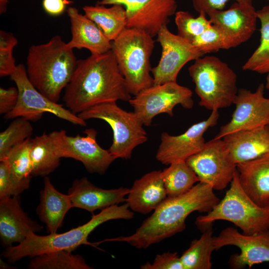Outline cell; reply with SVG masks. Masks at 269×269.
<instances>
[{
    "label": "cell",
    "mask_w": 269,
    "mask_h": 269,
    "mask_svg": "<svg viewBox=\"0 0 269 269\" xmlns=\"http://www.w3.org/2000/svg\"><path fill=\"white\" fill-rule=\"evenodd\" d=\"M0 269H10L11 267L10 266H9L8 264H6L3 261H2L1 259L0 260Z\"/></svg>",
    "instance_id": "44"
},
{
    "label": "cell",
    "mask_w": 269,
    "mask_h": 269,
    "mask_svg": "<svg viewBox=\"0 0 269 269\" xmlns=\"http://www.w3.org/2000/svg\"><path fill=\"white\" fill-rule=\"evenodd\" d=\"M8 0H0V13H5L7 9V5Z\"/></svg>",
    "instance_id": "43"
},
{
    "label": "cell",
    "mask_w": 269,
    "mask_h": 269,
    "mask_svg": "<svg viewBox=\"0 0 269 269\" xmlns=\"http://www.w3.org/2000/svg\"><path fill=\"white\" fill-rule=\"evenodd\" d=\"M33 128L30 121L22 117L14 119L0 133V159L13 147L30 137Z\"/></svg>",
    "instance_id": "33"
},
{
    "label": "cell",
    "mask_w": 269,
    "mask_h": 269,
    "mask_svg": "<svg viewBox=\"0 0 269 269\" xmlns=\"http://www.w3.org/2000/svg\"><path fill=\"white\" fill-rule=\"evenodd\" d=\"M78 116L85 121L102 120L110 126L113 140L108 150L116 159H130L133 150L147 140L143 124L136 114L123 110L115 101L97 105Z\"/></svg>",
    "instance_id": "8"
},
{
    "label": "cell",
    "mask_w": 269,
    "mask_h": 269,
    "mask_svg": "<svg viewBox=\"0 0 269 269\" xmlns=\"http://www.w3.org/2000/svg\"><path fill=\"white\" fill-rule=\"evenodd\" d=\"M267 74L268 75L266 78V83L265 87L268 90H269V72Z\"/></svg>",
    "instance_id": "45"
},
{
    "label": "cell",
    "mask_w": 269,
    "mask_h": 269,
    "mask_svg": "<svg viewBox=\"0 0 269 269\" xmlns=\"http://www.w3.org/2000/svg\"><path fill=\"white\" fill-rule=\"evenodd\" d=\"M31 177L22 179L15 178L6 163L0 161V199L19 196L30 186Z\"/></svg>",
    "instance_id": "35"
},
{
    "label": "cell",
    "mask_w": 269,
    "mask_h": 269,
    "mask_svg": "<svg viewBox=\"0 0 269 269\" xmlns=\"http://www.w3.org/2000/svg\"><path fill=\"white\" fill-rule=\"evenodd\" d=\"M207 15L222 32L226 49L247 41L256 30L257 12L252 3L235 1L227 10H214Z\"/></svg>",
    "instance_id": "18"
},
{
    "label": "cell",
    "mask_w": 269,
    "mask_h": 269,
    "mask_svg": "<svg viewBox=\"0 0 269 269\" xmlns=\"http://www.w3.org/2000/svg\"><path fill=\"white\" fill-rule=\"evenodd\" d=\"M161 170H153L134 181L126 198L133 211L148 214L167 197Z\"/></svg>",
    "instance_id": "22"
},
{
    "label": "cell",
    "mask_w": 269,
    "mask_h": 269,
    "mask_svg": "<svg viewBox=\"0 0 269 269\" xmlns=\"http://www.w3.org/2000/svg\"><path fill=\"white\" fill-rule=\"evenodd\" d=\"M215 250L233 245L240 249L241 253L231 256L230 264L233 269H242L247 266L269 262V229L247 235L241 233L234 227L223 230L217 236H214Z\"/></svg>",
    "instance_id": "17"
},
{
    "label": "cell",
    "mask_w": 269,
    "mask_h": 269,
    "mask_svg": "<svg viewBox=\"0 0 269 269\" xmlns=\"http://www.w3.org/2000/svg\"><path fill=\"white\" fill-rule=\"evenodd\" d=\"M231 0H192L193 6L198 13H206L214 10L223 9L226 3ZM236 2L252 3V0H234Z\"/></svg>",
    "instance_id": "39"
},
{
    "label": "cell",
    "mask_w": 269,
    "mask_h": 269,
    "mask_svg": "<svg viewBox=\"0 0 269 269\" xmlns=\"http://www.w3.org/2000/svg\"><path fill=\"white\" fill-rule=\"evenodd\" d=\"M161 177L168 197H174L189 191L199 179L186 161L179 160L161 170Z\"/></svg>",
    "instance_id": "29"
},
{
    "label": "cell",
    "mask_w": 269,
    "mask_h": 269,
    "mask_svg": "<svg viewBox=\"0 0 269 269\" xmlns=\"http://www.w3.org/2000/svg\"><path fill=\"white\" fill-rule=\"evenodd\" d=\"M203 55L226 49L225 39L220 28L212 24L191 42Z\"/></svg>",
    "instance_id": "36"
},
{
    "label": "cell",
    "mask_w": 269,
    "mask_h": 269,
    "mask_svg": "<svg viewBox=\"0 0 269 269\" xmlns=\"http://www.w3.org/2000/svg\"><path fill=\"white\" fill-rule=\"evenodd\" d=\"M67 12L72 34L71 40L67 43L69 48H85L91 54H103L111 50L112 42L93 21L75 7H68Z\"/></svg>",
    "instance_id": "21"
},
{
    "label": "cell",
    "mask_w": 269,
    "mask_h": 269,
    "mask_svg": "<svg viewBox=\"0 0 269 269\" xmlns=\"http://www.w3.org/2000/svg\"><path fill=\"white\" fill-rule=\"evenodd\" d=\"M225 196L205 215L198 217L195 224L202 231L216 220L229 221L243 233L251 235L269 229V205H257L242 187L236 171Z\"/></svg>",
    "instance_id": "6"
},
{
    "label": "cell",
    "mask_w": 269,
    "mask_h": 269,
    "mask_svg": "<svg viewBox=\"0 0 269 269\" xmlns=\"http://www.w3.org/2000/svg\"><path fill=\"white\" fill-rule=\"evenodd\" d=\"M265 85L261 84L253 92L238 90L233 104L236 109L230 122L222 126L215 139L238 131L250 130L269 125V102L264 96Z\"/></svg>",
    "instance_id": "15"
},
{
    "label": "cell",
    "mask_w": 269,
    "mask_h": 269,
    "mask_svg": "<svg viewBox=\"0 0 269 269\" xmlns=\"http://www.w3.org/2000/svg\"><path fill=\"white\" fill-rule=\"evenodd\" d=\"M155 41L140 29L126 28L114 41L111 50L131 95L153 85L150 57Z\"/></svg>",
    "instance_id": "5"
},
{
    "label": "cell",
    "mask_w": 269,
    "mask_h": 269,
    "mask_svg": "<svg viewBox=\"0 0 269 269\" xmlns=\"http://www.w3.org/2000/svg\"><path fill=\"white\" fill-rule=\"evenodd\" d=\"M13 50H0V76H10L16 69Z\"/></svg>",
    "instance_id": "40"
},
{
    "label": "cell",
    "mask_w": 269,
    "mask_h": 269,
    "mask_svg": "<svg viewBox=\"0 0 269 269\" xmlns=\"http://www.w3.org/2000/svg\"><path fill=\"white\" fill-rule=\"evenodd\" d=\"M222 139L228 148L232 160L237 165L269 152V125L232 133Z\"/></svg>",
    "instance_id": "24"
},
{
    "label": "cell",
    "mask_w": 269,
    "mask_h": 269,
    "mask_svg": "<svg viewBox=\"0 0 269 269\" xmlns=\"http://www.w3.org/2000/svg\"><path fill=\"white\" fill-rule=\"evenodd\" d=\"M42 229L43 226L23 210L18 196L0 199V238L3 246L18 244L30 233H36Z\"/></svg>",
    "instance_id": "19"
},
{
    "label": "cell",
    "mask_w": 269,
    "mask_h": 269,
    "mask_svg": "<svg viewBox=\"0 0 269 269\" xmlns=\"http://www.w3.org/2000/svg\"><path fill=\"white\" fill-rule=\"evenodd\" d=\"M132 98L112 50L77 61L63 100L78 115L97 105Z\"/></svg>",
    "instance_id": "1"
},
{
    "label": "cell",
    "mask_w": 269,
    "mask_h": 269,
    "mask_svg": "<svg viewBox=\"0 0 269 269\" xmlns=\"http://www.w3.org/2000/svg\"><path fill=\"white\" fill-rule=\"evenodd\" d=\"M257 12L261 22L260 42L242 69L265 74L269 72V5L264 6Z\"/></svg>",
    "instance_id": "30"
},
{
    "label": "cell",
    "mask_w": 269,
    "mask_h": 269,
    "mask_svg": "<svg viewBox=\"0 0 269 269\" xmlns=\"http://www.w3.org/2000/svg\"><path fill=\"white\" fill-rule=\"evenodd\" d=\"M130 189L121 187L105 189L94 185L86 177L76 179L68 190L73 207L93 213L97 210L126 201Z\"/></svg>",
    "instance_id": "20"
},
{
    "label": "cell",
    "mask_w": 269,
    "mask_h": 269,
    "mask_svg": "<svg viewBox=\"0 0 269 269\" xmlns=\"http://www.w3.org/2000/svg\"><path fill=\"white\" fill-rule=\"evenodd\" d=\"M197 175L199 182L211 185L214 190L225 189L232 181L237 171L228 148L222 138H213L203 148L186 160Z\"/></svg>",
    "instance_id": "12"
},
{
    "label": "cell",
    "mask_w": 269,
    "mask_h": 269,
    "mask_svg": "<svg viewBox=\"0 0 269 269\" xmlns=\"http://www.w3.org/2000/svg\"><path fill=\"white\" fill-rule=\"evenodd\" d=\"M84 133L86 135L75 136L68 135L63 130L50 133L55 152L61 158L80 161L89 173L103 175L116 158L99 145L96 130L88 129Z\"/></svg>",
    "instance_id": "11"
},
{
    "label": "cell",
    "mask_w": 269,
    "mask_h": 269,
    "mask_svg": "<svg viewBox=\"0 0 269 269\" xmlns=\"http://www.w3.org/2000/svg\"><path fill=\"white\" fill-rule=\"evenodd\" d=\"M268 0V1H269V0Z\"/></svg>",
    "instance_id": "47"
},
{
    "label": "cell",
    "mask_w": 269,
    "mask_h": 269,
    "mask_svg": "<svg viewBox=\"0 0 269 269\" xmlns=\"http://www.w3.org/2000/svg\"><path fill=\"white\" fill-rule=\"evenodd\" d=\"M208 183L199 182L181 195L167 196L131 235L105 239L126 242L137 249H146L186 228L185 220L192 212H209L220 201Z\"/></svg>",
    "instance_id": "2"
},
{
    "label": "cell",
    "mask_w": 269,
    "mask_h": 269,
    "mask_svg": "<svg viewBox=\"0 0 269 269\" xmlns=\"http://www.w3.org/2000/svg\"><path fill=\"white\" fill-rule=\"evenodd\" d=\"M18 98L16 87L0 88V114L5 115L15 107Z\"/></svg>",
    "instance_id": "38"
},
{
    "label": "cell",
    "mask_w": 269,
    "mask_h": 269,
    "mask_svg": "<svg viewBox=\"0 0 269 269\" xmlns=\"http://www.w3.org/2000/svg\"><path fill=\"white\" fill-rule=\"evenodd\" d=\"M219 117L218 110H214L206 120L193 125L181 134L172 135L162 133L156 159L165 165L179 160L186 161L203 148L206 143L204 134L217 124Z\"/></svg>",
    "instance_id": "16"
},
{
    "label": "cell",
    "mask_w": 269,
    "mask_h": 269,
    "mask_svg": "<svg viewBox=\"0 0 269 269\" xmlns=\"http://www.w3.org/2000/svg\"><path fill=\"white\" fill-rule=\"evenodd\" d=\"M204 12H199L197 17L187 11H176L175 23L177 34L190 43L212 24Z\"/></svg>",
    "instance_id": "34"
},
{
    "label": "cell",
    "mask_w": 269,
    "mask_h": 269,
    "mask_svg": "<svg viewBox=\"0 0 269 269\" xmlns=\"http://www.w3.org/2000/svg\"><path fill=\"white\" fill-rule=\"evenodd\" d=\"M31 139L30 137L13 147L0 159L6 163L10 172L18 179L32 177Z\"/></svg>",
    "instance_id": "32"
},
{
    "label": "cell",
    "mask_w": 269,
    "mask_h": 269,
    "mask_svg": "<svg viewBox=\"0 0 269 269\" xmlns=\"http://www.w3.org/2000/svg\"><path fill=\"white\" fill-rule=\"evenodd\" d=\"M268 99H269V98H268Z\"/></svg>",
    "instance_id": "46"
},
{
    "label": "cell",
    "mask_w": 269,
    "mask_h": 269,
    "mask_svg": "<svg viewBox=\"0 0 269 269\" xmlns=\"http://www.w3.org/2000/svg\"><path fill=\"white\" fill-rule=\"evenodd\" d=\"M141 269H184L180 257L177 253L165 252L156 256L152 263L141 266Z\"/></svg>",
    "instance_id": "37"
},
{
    "label": "cell",
    "mask_w": 269,
    "mask_h": 269,
    "mask_svg": "<svg viewBox=\"0 0 269 269\" xmlns=\"http://www.w3.org/2000/svg\"><path fill=\"white\" fill-rule=\"evenodd\" d=\"M193 93L188 88L176 82H168L145 89L129 102L143 125L149 127L153 118L161 113L173 116V109L180 105L191 109L194 105Z\"/></svg>",
    "instance_id": "10"
},
{
    "label": "cell",
    "mask_w": 269,
    "mask_h": 269,
    "mask_svg": "<svg viewBox=\"0 0 269 269\" xmlns=\"http://www.w3.org/2000/svg\"><path fill=\"white\" fill-rule=\"evenodd\" d=\"M110 7L97 3L83 7L84 14L93 21L111 42L115 40L127 28L126 9L122 5Z\"/></svg>",
    "instance_id": "26"
},
{
    "label": "cell",
    "mask_w": 269,
    "mask_h": 269,
    "mask_svg": "<svg viewBox=\"0 0 269 269\" xmlns=\"http://www.w3.org/2000/svg\"><path fill=\"white\" fill-rule=\"evenodd\" d=\"M73 50L59 35L29 48L25 67L28 78L39 92L54 102L59 100L76 67Z\"/></svg>",
    "instance_id": "3"
},
{
    "label": "cell",
    "mask_w": 269,
    "mask_h": 269,
    "mask_svg": "<svg viewBox=\"0 0 269 269\" xmlns=\"http://www.w3.org/2000/svg\"><path fill=\"white\" fill-rule=\"evenodd\" d=\"M67 250H57L32 257L30 269H92L81 255Z\"/></svg>",
    "instance_id": "31"
},
{
    "label": "cell",
    "mask_w": 269,
    "mask_h": 269,
    "mask_svg": "<svg viewBox=\"0 0 269 269\" xmlns=\"http://www.w3.org/2000/svg\"><path fill=\"white\" fill-rule=\"evenodd\" d=\"M156 37L161 54L157 65L151 69L153 85L176 82L186 63L204 55L189 41L171 32L167 26L159 30Z\"/></svg>",
    "instance_id": "13"
},
{
    "label": "cell",
    "mask_w": 269,
    "mask_h": 269,
    "mask_svg": "<svg viewBox=\"0 0 269 269\" xmlns=\"http://www.w3.org/2000/svg\"><path fill=\"white\" fill-rule=\"evenodd\" d=\"M134 213L130 209L127 203L115 205L102 210L84 224L66 232L49 234L40 236L30 233L21 243L14 246L6 247L1 255L9 262L14 263L26 257H34L43 253L57 251L67 250L72 252L82 245L95 246L88 242V236L98 226L112 220H130Z\"/></svg>",
    "instance_id": "4"
},
{
    "label": "cell",
    "mask_w": 269,
    "mask_h": 269,
    "mask_svg": "<svg viewBox=\"0 0 269 269\" xmlns=\"http://www.w3.org/2000/svg\"><path fill=\"white\" fill-rule=\"evenodd\" d=\"M10 77L17 88L18 98L13 110L4 115L5 119L22 117L35 122L40 120L44 113H48L74 125L86 126V121L78 115L62 105L50 100L39 92L29 81L23 64L17 65L16 69Z\"/></svg>",
    "instance_id": "9"
},
{
    "label": "cell",
    "mask_w": 269,
    "mask_h": 269,
    "mask_svg": "<svg viewBox=\"0 0 269 269\" xmlns=\"http://www.w3.org/2000/svg\"><path fill=\"white\" fill-rule=\"evenodd\" d=\"M30 155L32 176L46 177L60 164L61 158L55 152L50 133L43 134L31 139Z\"/></svg>",
    "instance_id": "27"
},
{
    "label": "cell",
    "mask_w": 269,
    "mask_h": 269,
    "mask_svg": "<svg viewBox=\"0 0 269 269\" xmlns=\"http://www.w3.org/2000/svg\"><path fill=\"white\" fill-rule=\"evenodd\" d=\"M72 2L69 0H42V5L47 14L56 16L63 14L67 5Z\"/></svg>",
    "instance_id": "41"
},
{
    "label": "cell",
    "mask_w": 269,
    "mask_h": 269,
    "mask_svg": "<svg viewBox=\"0 0 269 269\" xmlns=\"http://www.w3.org/2000/svg\"><path fill=\"white\" fill-rule=\"evenodd\" d=\"M240 184L258 205H269V152L237 165Z\"/></svg>",
    "instance_id": "23"
},
{
    "label": "cell",
    "mask_w": 269,
    "mask_h": 269,
    "mask_svg": "<svg viewBox=\"0 0 269 269\" xmlns=\"http://www.w3.org/2000/svg\"><path fill=\"white\" fill-rule=\"evenodd\" d=\"M188 72L200 106L212 111L233 104L238 92L237 75L226 62L215 56H202L195 60Z\"/></svg>",
    "instance_id": "7"
},
{
    "label": "cell",
    "mask_w": 269,
    "mask_h": 269,
    "mask_svg": "<svg viewBox=\"0 0 269 269\" xmlns=\"http://www.w3.org/2000/svg\"><path fill=\"white\" fill-rule=\"evenodd\" d=\"M97 3L123 5L126 11L127 28L140 29L152 37L167 25L177 7L176 0H101Z\"/></svg>",
    "instance_id": "14"
},
{
    "label": "cell",
    "mask_w": 269,
    "mask_h": 269,
    "mask_svg": "<svg viewBox=\"0 0 269 269\" xmlns=\"http://www.w3.org/2000/svg\"><path fill=\"white\" fill-rule=\"evenodd\" d=\"M17 43L18 40L12 33L0 31V50H13Z\"/></svg>",
    "instance_id": "42"
},
{
    "label": "cell",
    "mask_w": 269,
    "mask_h": 269,
    "mask_svg": "<svg viewBox=\"0 0 269 269\" xmlns=\"http://www.w3.org/2000/svg\"><path fill=\"white\" fill-rule=\"evenodd\" d=\"M72 207L69 195L58 191L50 178L46 176L43 189L40 191V203L36 213L40 220L45 224L49 234L57 233L66 214Z\"/></svg>",
    "instance_id": "25"
},
{
    "label": "cell",
    "mask_w": 269,
    "mask_h": 269,
    "mask_svg": "<svg viewBox=\"0 0 269 269\" xmlns=\"http://www.w3.org/2000/svg\"><path fill=\"white\" fill-rule=\"evenodd\" d=\"M198 239L193 240L189 247L180 256L184 269H210L211 255L215 250L212 225L202 231Z\"/></svg>",
    "instance_id": "28"
}]
</instances>
